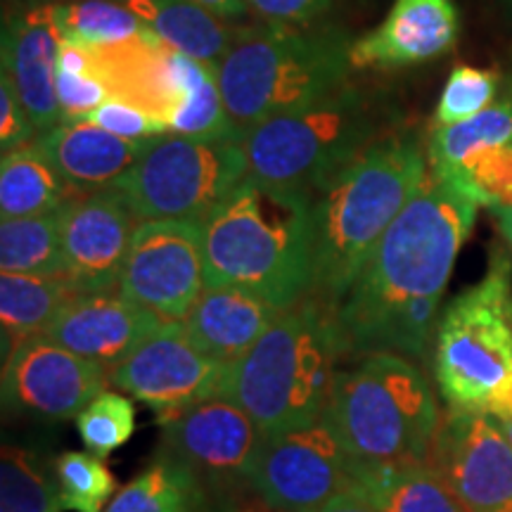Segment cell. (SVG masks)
<instances>
[{
	"mask_svg": "<svg viewBox=\"0 0 512 512\" xmlns=\"http://www.w3.org/2000/svg\"><path fill=\"white\" fill-rule=\"evenodd\" d=\"M434 382L448 408L512 413V261L491 252L482 280L441 311L432 351Z\"/></svg>",
	"mask_w": 512,
	"mask_h": 512,
	"instance_id": "cell-8",
	"label": "cell"
},
{
	"mask_svg": "<svg viewBox=\"0 0 512 512\" xmlns=\"http://www.w3.org/2000/svg\"><path fill=\"white\" fill-rule=\"evenodd\" d=\"M249 176L242 140L152 138L114 188L124 192L138 221L204 219Z\"/></svg>",
	"mask_w": 512,
	"mask_h": 512,
	"instance_id": "cell-9",
	"label": "cell"
},
{
	"mask_svg": "<svg viewBox=\"0 0 512 512\" xmlns=\"http://www.w3.org/2000/svg\"><path fill=\"white\" fill-rule=\"evenodd\" d=\"M347 358L339 306L309 294L230 366L226 399L245 408L264 434L311 425L328 411Z\"/></svg>",
	"mask_w": 512,
	"mask_h": 512,
	"instance_id": "cell-4",
	"label": "cell"
},
{
	"mask_svg": "<svg viewBox=\"0 0 512 512\" xmlns=\"http://www.w3.org/2000/svg\"><path fill=\"white\" fill-rule=\"evenodd\" d=\"M356 460L325 418L266 434L249 486L271 510L313 512L356 486Z\"/></svg>",
	"mask_w": 512,
	"mask_h": 512,
	"instance_id": "cell-10",
	"label": "cell"
},
{
	"mask_svg": "<svg viewBox=\"0 0 512 512\" xmlns=\"http://www.w3.org/2000/svg\"><path fill=\"white\" fill-rule=\"evenodd\" d=\"M207 484L192 467L164 448V453L119 489L105 512H202Z\"/></svg>",
	"mask_w": 512,
	"mask_h": 512,
	"instance_id": "cell-26",
	"label": "cell"
},
{
	"mask_svg": "<svg viewBox=\"0 0 512 512\" xmlns=\"http://www.w3.org/2000/svg\"><path fill=\"white\" fill-rule=\"evenodd\" d=\"M86 121L105 128V131L114 133V136L124 140H138V143L169 133V128H166L162 119L152 117V114L140 110V107H133L121 100H107Z\"/></svg>",
	"mask_w": 512,
	"mask_h": 512,
	"instance_id": "cell-37",
	"label": "cell"
},
{
	"mask_svg": "<svg viewBox=\"0 0 512 512\" xmlns=\"http://www.w3.org/2000/svg\"><path fill=\"white\" fill-rule=\"evenodd\" d=\"M427 460L467 512H512V444L494 415L448 408Z\"/></svg>",
	"mask_w": 512,
	"mask_h": 512,
	"instance_id": "cell-14",
	"label": "cell"
},
{
	"mask_svg": "<svg viewBox=\"0 0 512 512\" xmlns=\"http://www.w3.org/2000/svg\"><path fill=\"white\" fill-rule=\"evenodd\" d=\"M36 136L38 131L34 121L24 110L12 83L3 76L0 79V147H3V155L29 147Z\"/></svg>",
	"mask_w": 512,
	"mask_h": 512,
	"instance_id": "cell-39",
	"label": "cell"
},
{
	"mask_svg": "<svg viewBox=\"0 0 512 512\" xmlns=\"http://www.w3.org/2000/svg\"><path fill=\"white\" fill-rule=\"evenodd\" d=\"M67 275H0V325L5 354L22 339L43 335L53 318L76 297Z\"/></svg>",
	"mask_w": 512,
	"mask_h": 512,
	"instance_id": "cell-28",
	"label": "cell"
},
{
	"mask_svg": "<svg viewBox=\"0 0 512 512\" xmlns=\"http://www.w3.org/2000/svg\"><path fill=\"white\" fill-rule=\"evenodd\" d=\"M176 102L166 117V128L176 136L207 140H242L223 102L219 76L209 64L174 50Z\"/></svg>",
	"mask_w": 512,
	"mask_h": 512,
	"instance_id": "cell-25",
	"label": "cell"
},
{
	"mask_svg": "<svg viewBox=\"0 0 512 512\" xmlns=\"http://www.w3.org/2000/svg\"><path fill=\"white\" fill-rule=\"evenodd\" d=\"M192 3L202 5L204 10H209L211 15L223 19V22H233V19L245 17L249 12L245 0H192Z\"/></svg>",
	"mask_w": 512,
	"mask_h": 512,
	"instance_id": "cell-42",
	"label": "cell"
},
{
	"mask_svg": "<svg viewBox=\"0 0 512 512\" xmlns=\"http://www.w3.org/2000/svg\"><path fill=\"white\" fill-rule=\"evenodd\" d=\"M136 15L147 34L192 60L219 67L233 41V29L192 0H119Z\"/></svg>",
	"mask_w": 512,
	"mask_h": 512,
	"instance_id": "cell-23",
	"label": "cell"
},
{
	"mask_svg": "<svg viewBox=\"0 0 512 512\" xmlns=\"http://www.w3.org/2000/svg\"><path fill=\"white\" fill-rule=\"evenodd\" d=\"M76 430L93 456L107 458L136 432V408L124 392L105 389L79 413Z\"/></svg>",
	"mask_w": 512,
	"mask_h": 512,
	"instance_id": "cell-34",
	"label": "cell"
},
{
	"mask_svg": "<svg viewBox=\"0 0 512 512\" xmlns=\"http://www.w3.org/2000/svg\"><path fill=\"white\" fill-rule=\"evenodd\" d=\"M147 143L124 140L91 121H69L36 136L34 147L76 195H91L124 178Z\"/></svg>",
	"mask_w": 512,
	"mask_h": 512,
	"instance_id": "cell-21",
	"label": "cell"
},
{
	"mask_svg": "<svg viewBox=\"0 0 512 512\" xmlns=\"http://www.w3.org/2000/svg\"><path fill=\"white\" fill-rule=\"evenodd\" d=\"M444 181L453 183L479 207L491 209L494 214L512 207V143L467 159Z\"/></svg>",
	"mask_w": 512,
	"mask_h": 512,
	"instance_id": "cell-35",
	"label": "cell"
},
{
	"mask_svg": "<svg viewBox=\"0 0 512 512\" xmlns=\"http://www.w3.org/2000/svg\"><path fill=\"white\" fill-rule=\"evenodd\" d=\"M62 36L55 3H31L5 19L3 76L12 83L38 136L62 124L57 100V57Z\"/></svg>",
	"mask_w": 512,
	"mask_h": 512,
	"instance_id": "cell-18",
	"label": "cell"
},
{
	"mask_svg": "<svg viewBox=\"0 0 512 512\" xmlns=\"http://www.w3.org/2000/svg\"><path fill=\"white\" fill-rule=\"evenodd\" d=\"M76 192L57 174L34 143L8 152L0 162V219H27L53 214L74 202Z\"/></svg>",
	"mask_w": 512,
	"mask_h": 512,
	"instance_id": "cell-27",
	"label": "cell"
},
{
	"mask_svg": "<svg viewBox=\"0 0 512 512\" xmlns=\"http://www.w3.org/2000/svg\"><path fill=\"white\" fill-rule=\"evenodd\" d=\"M356 486L380 512H467L444 477L425 463H356Z\"/></svg>",
	"mask_w": 512,
	"mask_h": 512,
	"instance_id": "cell-24",
	"label": "cell"
},
{
	"mask_svg": "<svg viewBox=\"0 0 512 512\" xmlns=\"http://www.w3.org/2000/svg\"><path fill=\"white\" fill-rule=\"evenodd\" d=\"M392 126L387 95L349 81L316 105L249 128L242 145L249 174L313 197L356 157L392 136Z\"/></svg>",
	"mask_w": 512,
	"mask_h": 512,
	"instance_id": "cell-6",
	"label": "cell"
},
{
	"mask_svg": "<svg viewBox=\"0 0 512 512\" xmlns=\"http://www.w3.org/2000/svg\"><path fill=\"white\" fill-rule=\"evenodd\" d=\"M62 41L79 46H112L147 34L143 22L119 0H69L55 3Z\"/></svg>",
	"mask_w": 512,
	"mask_h": 512,
	"instance_id": "cell-32",
	"label": "cell"
},
{
	"mask_svg": "<svg viewBox=\"0 0 512 512\" xmlns=\"http://www.w3.org/2000/svg\"><path fill=\"white\" fill-rule=\"evenodd\" d=\"M432 174L411 133H392L313 195L311 297L339 306L382 235Z\"/></svg>",
	"mask_w": 512,
	"mask_h": 512,
	"instance_id": "cell-2",
	"label": "cell"
},
{
	"mask_svg": "<svg viewBox=\"0 0 512 512\" xmlns=\"http://www.w3.org/2000/svg\"><path fill=\"white\" fill-rule=\"evenodd\" d=\"M245 3L264 22L304 27L316 22L330 8L332 0H245Z\"/></svg>",
	"mask_w": 512,
	"mask_h": 512,
	"instance_id": "cell-40",
	"label": "cell"
},
{
	"mask_svg": "<svg viewBox=\"0 0 512 512\" xmlns=\"http://www.w3.org/2000/svg\"><path fill=\"white\" fill-rule=\"evenodd\" d=\"M55 472L62 510L67 512H105L117 494V479L105 458L91 451H64L55 460Z\"/></svg>",
	"mask_w": 512,
	"mask_h": 512,
	"instance_id": "cell-33",
	"label": "cell"
},
{
	"mask_svg": "<svg viewBox=\"0 0 512 512\" xmlns=\"http://www.w3.org/2000/svg\"><path fill=\"white\" fill-rule=\"evenodd\" d=\"M278 306L242 287H204L181 320L185 335L202 354L233 366L283 316Z\"/></svg>",
	"mask_w": 512,
	"mask_h": 512,
	"instance_id": "cell-20",
	"label": "cell"
},
{
	"mask_svg": "<svg viewBox=\"0 0 512 512\" xmlns=\"http://www.w3.org/2000/svg\"><path fill=\"white\" fill-rule=\"evenodd\" d=\"M503 88L505 83L501 74H496L494 69L460 64L448 76L444 91H441L437 112H434V126H451L475 117L494 105Z\"/></svg>",
	"mask_w": 512,
	"mask_h": 512,
	"instance_id": "cell-36",
	"label": "cell"
},
{
	"mask_svg": "<svg viewBox=\"0 0 512 512\" xmlns=\"http://www.w3.org/2000/svg\"><path fill=\"white\" fill-rule=\"evenodd\" d=\"M496 219H498V228H501L505 242H508L510 252H512V207L496 211Z\"/></svg>",
	"mask_w": 512,
	"mask_h": 512,
	"instance_id": "cell-43",
	"label": "cell"
},
{
	"mask_svg": "<svg viewBox=\"0 0 512 512\" xmlns=\"http://www.w3.org/2000/svg\"><path fill=\"white\" fill-rule=\"evenodd\" d=\"M138 219L119 188L76 197L62 209V249L67 278L79 294L119 290Z\"/></svg>",
	"mask_w": 512,
	"mask_h": 512,
	"instance_id": "cell-16",
	"label": "cell"
},
{
	"mask_svg": "<svg viewBox=\"0 0 512 512\" xmlns=\"http://www.w3.org/2000/svg\"><path fill=\"white\" fill-rule=\"evenodd\" d=\"M512 143V83L503 88L498 100L475 117L451 126H434L427 155L432 174L451 176L467 159L494 147Z\"/></svg>",
	"mask_w": 512,
	"mask_h": 512,
	"instance_id": "cell-29",
	"label": "cell"
},
{
	"mask_svg": "<svg viewBox=\"0 0 512 512\" xmlns=\"http://www.w3.org/2000/svg\"><path fill=\"white\" fill-rule=\"evenodd\" d=\"M93 72L105 81L112 100L140 107L166 124L176 102L174 50L143 34L112 46H86Z\"/></svg>",
	"mask_w": 512,
	"mask_h": 512,
	"instance_id": "cell-22",
	"label": "cell"
},
{
	"mask_svg": "<svg viewBox=\"0 0 512 512\" xmlns=\"http://www.w3.org/2000/svg\"><path fill=\"white\" fill-rule=\"evenodd\" d=\"M0 268L22 275H67L62 209L0 223Z\"/></svg>",
	"mask_w": 512,
	"mask_h": 512,
	"instance_id": "cell-30",
	"label": "cell"
},
{
	"mask_svg": "<svg viewBox=\"0 0 512 512\" xmlns=\"http://www.w3.org/2000/svg\"><path fill=\"white\" fill-rule=\"evenodd\" d=\"M501 3L505 5V10H508V12H512V0H501Z\"/></svg>",
	"mask_w": 512,
	"mask_h": 512,
	"instance_id": "cell-47",
	"label": "cell"
},
{
	"mask_svg": "<svg viewBox=\"0 0 512 512\" xmlns=\"http://www.w3.org/2000/svg\"><path fill=\"white\" fill-rule=\"evenodd\" d=\"M0 512H62L57 472L29 446H3Z\"/></svg>",
	"mask_w": 512,
	"mask_h": 512,
	"instance_id": "cell-31",
	"label": "cell"
},
{
	"mask_svg": "<svg viewBox=\"0 0 512 512\" xmlns=\"http://www.w3.org/2000/svg\"><path fill=\"white\" fill-rule=\"evenodd\" d=\"M460 15L453 0H394L380 27L351 46L354 69H401L437 60L456 46Z\"/></svg>",
	"mask_w": 512,
	"mask_h": 512,
	"instance_id": "cell-19",
	"label": "cell"
},
{
	"mask_svg": "<svg viewBox=\"0 0 512 512\" xmlns=\"http://www.w3.org/2000/svg\"><path fill=\"white\" fill-rule=\"evenodd\" d=\"M57 100H60L62 124L86 121L110 98L105 81L98 74H62L57 72Z\"/></svg>",
	"mask_w": 512,
	"mask_h": 512,
	"instance_id": "cell-38",
	"label": "cell"
},
{
	"mask_svg": "<svg viewBox=\"0 0 512 512\" xmlns=\"http://www.w3.org/2000/svg\"><path fill=\"white\" fill-rule=\"evenodd\" d=\"M313 512H380V510H377L366 496H361L356 489H351L347 494H339L337 498H332V501L320 505V508Z\"/></svg>",
	"mask_w": 512,
	"mask_h": 512,
	"instance_id": "cell-41",
	"label": "cell"
},
{
	"mask_svg": "<svg viewBox=\"0 0 512 512\" xmlns=\"http://www.w3.org/2000/svg\"><path fill=\"white\" fill-rule=\"evenodd\" d=\"M204 287L202 221H140L121 268L119 292L159 318L185 320Z\"/></svg>",
	"mask_w": 512,
	"mask_h": 512,
	"instance_id": "cell-11",
	"label": "cell"
},
{
	"mask_svg": "<svg viewBox=\"0 0 512 512\" xmlns=\"http://www.w3.org/2000/svg\"><path fill=\"white\" fill-rule=\"evenodd\" d=\"M477 211L472 197L430 174L339 304L351 358L387 351L425 361L444 311L441 299Z\"/></svg>",
	"mask_w": 512,
	"mask_h": 512,
	"instance_id": "cell-1",
	"label": "cell"
},
{
	"mask_svg": "<svg viewBox=\"0 0 512 512\" xmlns=\"http://www.w3.org/2000/svg\"><path fill=\"white\" fill-rule=\"evenodd\" d=\"M498 422H501V427H503L505 437H508V439H510V444H512V413H510V415H505V418H501Z\"/></svg>",
	"mask_w": 512,
	"mask_h": 512,
	"instance_id": "cell-45",
	"label": "cell"
},
{
	"mask_svg": "<svg viewBox=\"0 0 512 512\" xmlns=\"http://www.w3.org/2000/svg\"><path fill=\"white\" fill-rule=\"evenodd\" d=\"M34 3H69V0H34Z\"/></svg>",
	"mask_w": 512,
	"mask_h": 512,
	"instance_id": "cell-46",
	"label": "cell"
},
{
	"mask_svg": "<svg viewBox=\"0 0 512 512\" xmlns=\"http://www.w3.org/2000/svg\"><path fill=\"white\" fill-rule=\"evenodd\" d=\"M202 512H235V505L228 503V501H221L216 505H207Z\"/></svg>",
	"mask_w": 512,
	"mask_h": 512,
	"instance_id": "cell-44",
	"label": "cell"
},
{
	"mask_svg": "<svg viewBox=\"0 0 512 512\" xmlns=\"http://www.w3.org/2000/svg\"><path fill=\"white\" fill-rule=\"evenodd\" d=\"M204 283L242 287L278 309L309 297L313 197L249 174L202 219Z\"/></svg>",
	"mask_w": 512,
	"mask_h": 512,
	"instance_id": "cell-3",
	"label": "cell"
},
{
	"mask_svg": "<svg viewBox=\"0 0 512 512\" xmlns=\"http://www.w3.org/2000/svg\"><path fill=\"white\" fill-rule=\"evenodd\" d=\"M342 368L323 418L356 463H425L441 425L432 384L399 354H366Z\"/></svg>",
	"mask_w": 512,
	"mask_h": 512,
	"instance_id": "cell-7",
	"label": "cell"
},
{
	"mask_svg": "<svg viewBox=\"0 0 512 512\" xmlns=\"http://www.w3.org/2000/svg\"><path fill=\"white\" fill-rule=\"evenodd\" d=\"M354 41L337 27L320 24H254L233 31L216 67L233 124L249 128L330 98L351 81Z\"/></svg>",
	"mask_w": 512,
	"mask_h": 512,
	"instance_id": "cell-5",
	"label": "cell"
},
{
	"mask_svg": "<svg viewBox=\"0 0 512 512\" xmlns=\"http://www.w3.org/2000/svg\"><path fill=\"white\" fill-rule=\"evenodd\" d=\"M164 448L185 460L207 489H235L252 482L266 434L245 408L226 396L159 415Z\"/></svg>",
	"mask_w": 512,
	"mask_h": 512,
	"instance_id": "cell-13",
	"label": "cell"
},
{
	"mask_svg": "<svg viewBox=\"0 0 512 512\" xmlns=\"http://www.w3.org/2000/svg\"><path fill=\"white\" fill-rule=\"evenodd\" d=\"M166 323L119 290L76 294L43 335L110 373Z\"/></svg>",
	"mask_w": 512,
	"mask_h": 512,
	"instance_id": "cell-17",
	"label": "cell"
},
{
	"mask_svg": "<svg viewBox=\"0 0 512 512\" xmlns=\"http://www.w3.org/2000/svg\"><path fill=\"white\" fill-rule=\"evenodd\" d=\"M107 384L110 377L105 368L60 347L46 335L22 339L5 356V408L43 420H76L95 396L105 392Z\"/></svg>",
	"mask_w": 512,
	"mask_h": 512,
	"instance_id": "cell-15",
	"label": "cell"
},
{
	"mask_svg": "<svg viewBox=\"0 0 512 512\" xmlns=\"http://www.w3.org/2000/svg\"><path fill=\"white\" fill-rule=\"evenodd\" d=\"M107 377L119 392L166 415L226 396L230 366L202 354L185 335L181 320H166Z\"/></svg>",
	"mask_w": 512,
	"mask_h": 512,
	"instance_id": "cell-12",
	"label": "cell"
}]
</instances>
